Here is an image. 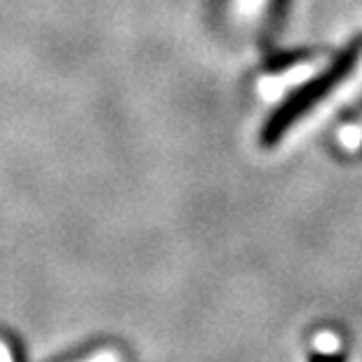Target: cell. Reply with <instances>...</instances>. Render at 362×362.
<instances>
[{
  "mask_svg": "<svg viewBox=\"0 0 362 362\" xmlns=\"http://www.w3.org/2000/svg\"><path fill=\"white\" fill-rule=\"evenodd\" d=\"M360 54H362V40L351 42L349 47L341 49V54H339L320 76H315L313 81H308L306 85H301L299 90H294L289 94L285 104H280L273 111L271 118L266 120L262 134H259L262 146L271 148L275 144H280L282 136H285L303 115L308 111H313L322 99H327L329 94L351 76V71L358 66Z\"/></svg>",
  "mask_w": 362,
  "mask_h": 362,
  "instance_id": "6da1fadb",
  "label": "cell"
},
{
  "mask_svg": "<svg viewBox=\"0 0 362 362\" xmlns=\"http://www.w3.org/2000/svg\"><path fill=\"white\" fill-rule=\"evenodd\" d=\"M289 7H292V0H269V10H266L264 21V45H273L275 38H280Z\"/></svg>",
  "mask_w": 362,
  "mask_h": 362,
  "instance_id": "7a4b0ae2",
  "label": "cell"
},
{
  "mask_svg": "<svg viewBox=\"0 0 362 362\" xmlns=\"http://www.w3.org/2000/svg\"><path fill=\"white\" fill-rule=\"evenodd\" d=\"M209 3H212V7H221L223 3H226V0H209Z\"/></svg>",
  "mask_w": 362,
  "mask_h": 362,
  "instance_id": "3957f363",
  "label": "cell"
}]
</instances>
